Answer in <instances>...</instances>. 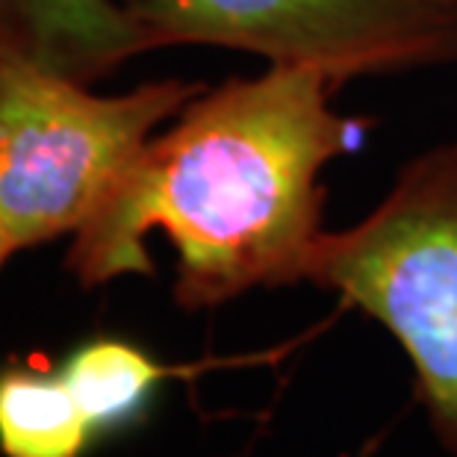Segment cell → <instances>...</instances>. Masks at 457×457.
<instances>
[{"label": "cell", "instance_id": "cell-5", "mask_svg": "<svg viewBox=\"0 0 457 457\" xmlns=\"http://www.w3.org/2000/svg\"><path fill=\"white\" fill-rule=\"evenodd\" d=\"M9 47L62 71L95 80L133 54L148 51L130 12L112 0H0Z\"/></svg>", "mask_w": 457, "mask_h": 457}, {"label": "cell", "instance_id": "cell-2", "mask_svg": "<svg viewBox=\"0 0 457 457\" xmlns=\"http://www.w3.org/2000/svg\"><path fill=\"white\" fill-rule=\"evenodd\" d=\"M304 280L402 343L434 431L457 457V139L407 160L357 225L322 230Z\"/></svg>", "mask_w": 457, "mask_h": 457}, {"label": "cell", "instance_id": "cell-8", "mask_svg": "<svg viewBox=\"0 0 457 457\" xmlns=\"http://www.w3.org/2000/svg\"><path fill=\"white\" fill-rule=\"evenodd\" d=\"M12 242H9V237H6V233H4V228H0V262H4L9 254H12Z\"/></svg>", "mask_w": 457, "mask_h": 457}, {"label": "cell", "instance_id": "cell-6", "mask_svg": "<svg viewBox=\"0 0 457 457\" xmlns=\"http://www.w3.org/2000/svg\"><path fill=\"white\" fill-rule=\"evenodd\" d=\"M95 428L62 372L0 369V452L6 457H80Z\"/></svg>", "mask_w": 457, "mask_h": 457}, {"label": "cell", "instance_id": "cell-7", "mask_svg": "<svg viewBox=\"0 0 457 457\" xmlns=\"http://www.w3.org/2000/svg\"><path fill=\"white\" fill-rule=\"evenodd\" d=\"M60 372L95 434H101L142 416L154 390L174 375V369L160 366L128 339L98 337L77 345Z\"/></svg>", "mask_w": 457, "mask_h": 457}, {"label": "cell", "instance_id": "cell-1", "mask_svg": "<svg viewBox=\"0 0 457 457\" xmlns=\"http://www.w3.org/2000/svg\"><path fill=\"white\" fill-rule=\"evenodd\" d=\"M330 95L322 74L284 65L201 89L74 233L80 284L151 275L145 237L157 228L178 251L174 298L187 310L304 280L322 237V174L366 133Z\"/></svg>", "mask_w": 457, "mask_h": 457}, {"label": "cell", "instance_id": "cell-3", "mask_svg": "<svg viewBox=\"0 0 457 457\" xmlns=\"http://www.w3.org/2000/svg\"><path fill=\"white\" fill-rule=\"evenodd\" d=\"M204 89L160 80L95 95L0 47V228L12 248L77 233L145 142Z\"/></svg>", "mask_w": 457, "mask_h": 457}, {"label": "cell", "instance_id": "cell-4", "mask_svg": "<svg viewBox=\"0 0 457 457\" xmlns=\"http://www.w3.org/2000/svg\"><path fill=\"white\" fill-rule=\"evenodd\" d=\"M145 45H212L339 86L457 62V0H124Z\"/></svg>", "mask_w": 457, "mask_h": 457}]
</instances>
